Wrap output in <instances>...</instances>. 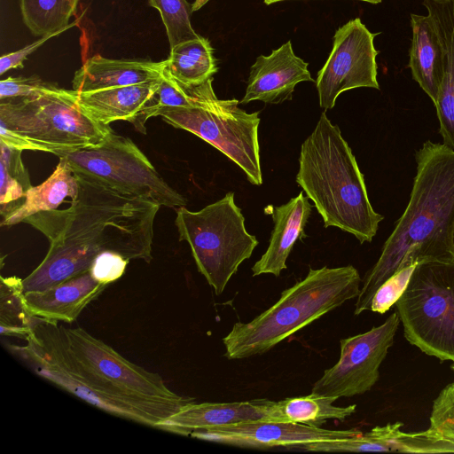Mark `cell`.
Instances as JSON below:
<instances>
[{"instance_id":"obj_1","label":"cell","mask_w":454,"mask_h":454,"mask_svg":"<svg viewBox=\"0 0 454 454\" xmlns=\"http://www.w3.org/2000/svg\"><path fill=\"white\" fill-rule=\"evenodd\" d=\"M77 177L79 191L68 208L39 212L23 221L50 241L45 257L22 279L24 293L43 291L89 270L104 251L147 263L153 259V223L160 206Z\"/></svg>"},{"instance_id":"obj_2","label":"cell","mask_w":454,"mask_h":454,"mask_svg":"<svg viewBox=\"0 0 454 454\" xmlns=\"http://www.w3.org/2000/svg\"><path fill=\"white\" fill-rule=\"evenodd\" d=\"M415 158L408 205L362 281L355 315L370 309L377 289L396 271L422 262L454 260V150L428 140Z\"/></svg>"},{"instance_id":"obj_3","label":"cell","mask_w":454,"mask_h":454,"mask_svg":"<svg viewBox=\"0 0 454 454\" xmlns=\"http://www.w3.org/2000/svg\"><path fill=\"white\" fill-rule=\"evenodd\" d=\"M295 180L325 228L337 227L361 244L372 240L384 216L373 209L352 150L325 112L301 145Z\"/></svg>"},{"instance_id":"obj_4","label":"cell","mask_w":454,"mask_h":454,"mask_svg":"<svg viewBox=\"0 0 454 454\" xmlns=\"http://www.w3.org/2000/svg\"><path fill=\"white\" fill-rule=\"evenodd\" d=\"M362 282L352 265L309 269L279 300L248 323L238 322L223 339L224 356L262 355L311 322L356 298Z\"/></svg>"},{"instance_id":"obj_5","label":"cell","mask_w":454,"mask_h":454,"mask_svg":"<svg viewBox=\"0 0 454 454\" xmlns=\"http://www.w3.org/2000/svg\"><path fill=\"white\" fill-rule=\"evenodd\" d=\"M175 225L179 240L189 244L199 272L216 295L258 245L256 237L247 232L231 192L199 211L177 207Z\"/></svg>"},{"instance_id":"obj_6","label":"cell","mask_w":454,"mask_h":454,"mask_svg":"<svg viewBox=\"0 0 454 454\" xmlns=\"http://www.w3.org/2000/svg\"><path fill=\"white\" fill-rule=\"evenodd\" d=\"M395 305L411 344L454 363V260L418 263Z\"/></svg>"},{"instance_id":"obj_7","label":"cell","mask_w":454,"mask_h":454,"mask_svg":"<svg viewBox=\"0 0 454 454\" xmlns=\"http://www.w3.org/2000/svg\"><path fill=\"white\" fill-rule=\"evenodd\" d=\"M54 154L66 160L76 176L118 192L168 207H184L187 203L130 138L114 130L97 144Z\"/></svg>"},{"instance_id":"obj_8","label":"cell","mask_w":454,"mask_h":454,"mask_svg":"<svg viewBox=\"0 0 454 454\" xmlns=\"http://www.w3.org/2000/svg\"><path fill=\"white\" fill-rule=\"evenodd\" d=\"M78 92L59 88L36 98L1 100L0 122L55 153L97 144L113 129L85 114Z\"/></svg>"},{"instance_id":"obj_9","label":"cell","mask_w":454,"mask_h":454,"mask_svg":"<svg viewBox=\"0 0 454 454\" xmlns=\"http://www.w3.org/2000/svg\"><path fill=\"white\" fill-rule=\"evenodd\" d=\"M239 104L235 98L219 99L214 91L202 106L168 109L160 116L215 147L243 170L249 183L261 185L259 112L248 114Z\"/></svg>"},{"instance_id":"obj_10","label":"cell","mask_w":454,"mask_h":454,"mask_svg":"<svg viewBox=\"0 0 454 454\" xmlns=\"http://www.w3.org/2000/svg\"><path fill=\"white\" fill-rule=\"evenodd\" d=\"M400 322L398 313L394 312L380 325L340 340L339 361L324 372L311 393L340 398L371 390L379 380L380 366L394 343Z\"/></svg>"},{"instance_id":"obj_11","label":"cell","mask_w":454,"mask_h":454,"mask_svg":"<svg viewBox=\"0 0 454 454\" xmlns=\"http://www.w3.org/2000/svg\"><path fill=\"white\" fill-rule=\"evenodd\" d=\"M377 35L360 18L348 20L335 31L332 51L316 80L320 107L332 109L340 94L349 90L380 89L379 51L374 46Z\"/></svg>"},{"instance_id":"obj_12","label":"cell","mask_w":454,"mask_h":454,"mask_svg":"<svg viewBox=\"0 0 454 454\" xmlns=\"http://www.w3.org/2000/svg\"><path fill=\"white\" fill-rule=\"evenodd\" d=\"M361 433L356 429L331 430L300 423L255 420L194 430L190 435L200 440L240 448L298 449L304 443L349 438Z\"/></svg>"},{"instance_id":"obj_13","label":"cell","mask_w":454,"mask_h":454,"mask_svg":"<svg viewBox=\"0 0 454 454\" xmlns=\"http://www.w3.org/2000/svg\"><path fill=\"white\" fill-rule=\"evenodd\" d=\"M301 82H314L309 63L294 53L291 41H287L270 55L256 58L239 103L259 100L281 104L292 99L296 85Z\"/></svg>"},{"instance_id":"obj_14","label":"cell","mask_w":454,"mask_h":454,"mask_svg":"<svg viewBox=\"0 0 454 454\" xmlns=\"http://www.w3.org/2000/svg\"><path fill=\"white\" fill-rule=\"evenodd\" d=\"M106 286L87 270L43 291L24 293V300L33 316L69 324L75 321Z\"/></svg>"},{"instance_id":"obj_15","label":"cell","mask_w":454,"mask_h":454,"mask_svg":"<svg viewBox=\"0 0 454 454\" xmlns=\"http://www.w3.org/2000/svg\"><path fill=\"white\" fill-rule=\"evenodd\" d=\"M271 400L257 398L245 402L189 403L160 422L157 428L183 435L194 430L239 422L268 421Z\"/></svg>"},{"instance_id":"obj_16","label":"cell","mask_w":454,"mask_h":454,"mask_svg":"<svg viewBox=\"0 0 454 454\" xmlns=\"http://www.w3.org/2000/svg\"><path fill=\"white\" fill-rule=\"evenodd\" d=\"M311 208L309 198L301 192L286 204L272 207L274 226L269 247L252 267L254 277L262 274L279 277L282 270L287 268L286 261L294 244L306 237L304 228Z\"/></svg>"},{"instance_id":"obj_17","label":"cell","mask_w":454,"mask_h":454,"mask_svg":"<svg viewBox=\"0 0 454 454\" xmlns=\"http://www.w3.org/2000/svg\"><path fill=\"white\" fill-rule=\"evenodd\" d=\"M442 44L443 76L434 104L442 143L454 150V0H423Z\"/></svg>"},{"instance_id":"obj_18","label":"cell","mask_w":454,"mask_h":454,"mask_svg":"<svg viewBox=\"0 0 454 454\" xmlns=\"http://www.w3.org/2000/svg\"><path fill=\"white\" fill-rule=\"evenodd\" d=\"M164 69V60L113 59L94 55L75 72L73 90L90 92L152 82L160 79Z\"/></svg>"},{"instance_id":"obj_19","label":"cell","mask_w":454,"mask_h":454,"mask_svg":"<svg viewBox=\"0 0 454 454\" xmlns=\"http://www.w3.org/2000/svg\"><path fill=\"white\" fill-rule=\"evenodd\" d=\"M160 78L139 84L78 92L77 105L98 123L109 125L121 120L133 123L142 109L154 98Z\"/></svg>"},{"instance_id":"obj_20","label":"cell","mask_w":454,"mask_h":454,"mask_svg":"<svg viewBox=\"0 0 454 454\" xmlns=\"http://www.w3.org/2000/svg\"><path fill=\"white\" fill-rule=\"evenodd\" d=\"M411 43L409 64L411 76L435 104L443 76L444 54L428 15L411 14Z\"/></svg>"},{"instance_id":"obj_21","label":"cell","mask_w":454,"mask_h":454,"mask_svg":"<svg viewBox=\"0 0 454 454\" xmlns=\"http://www.w3.org/2000/svg\"><path fill=\"white\" fill-rule=\"evenodd\" d=\"M402 427L403 423L397 421L362 432L354 440L356 451L454 453V442L438 435L431 428L406 433L401 430Z\"/></svg>"},{"instance_id":"obj_22","label":"cell","mask_w":454,"mask_h":454,"mask_svg":"<svg viewBox=\"0 0 454 454\" xmlns=\"http://www.w3.org/2000/svg\"><path fill=\"white\" fill-rule=\"evenodd\" d=\"M79 191L77 176L66 160L59 158L53 173L41 184L32 186L24 204L1 220V226H11L43 211L57 209L69 197L74 200Z\"/></svg>"},{"instance_id":"obj_23","label":"cell","mask_w":454,"mask_h":454,"mask_svg":"<svg viewBox=\"0 0 454 454\" xmlns=\"http://www.w3.org/2000/svg\"><path fill=\"white\" fill-rule=\"evenodd\" d=\"M338 398L334 396L310 394L306 396L289 397L275 402L270 401L268 421L300 423L320 427L329 419L344 421L356 412V405L347 407L333 405Z\"/></svg>"},{"instance_id":"obj_24","label":"cell","mask_w":454,"mask_h":454,"mask_svg":"<svg viewBox=\"0 0 454 454\" xmlns=\"http://www.w3.org/2000/svg\"><path fill=\"white\" fill-rule=\"evenodd\" d=\"M213 50L209 40L201 35L181 43L170 49L165 69L185 87L201 85L218 70Z\"/></svg>"},{"instance_id":"obj_25","label":"cell","mask_w":454,"mask_h":454,"mask_svg":"<svg viewBox=\"0 0 454 454\" xmlns=\"http://www.w3.org/2000/svg\"><path fill=\"white\" fill-rule=\"evenodd\" d=\"M212 82L213 78L199 86L185 87L164 69L154 98L142 109L133 124L145 133V122L151 117L160 116L166 110L204 106L209 95L214 92Z\"/></svg>"},{"instance_id":"obj_26","label":"cell","mask_w":454,"mask_h":454,"mask_svg":"<svg viewBox=\"0 0 454 454\" xmlns=\"http://www.w3.org/2000/svg\"><path fill=\"white\" fill-rule=\"evenodd\" d=\"M20 150L0 144V215L8 216L20 207L32 187Z\"/></svg>"},{"instance_id":"obj_27","label":"cell","mask_w":454,"mask_h":454,"mask_svg":"<svg viewBox=\"0 0 454 454\" xmlns=\"http://www.w3.org/2000/svg\"><path fill=\"white\" fill-rule=\"evenodd\" d=\"M79 0H20L23 21L36 36L67 30L77 24L69 23L76 12Z\"/></svg>"},{"instance_id":"obj_28","label":"cell","mask_w":454,"mask_h":454,"mask_svg":"<svg viewBox=\"0 0 454 454\" xmlns=\"http://www.w3.org/2000/svg\"><path fill=\"white\" fill-rule=\"evenodd\" d=\"M36 317L28 310L25 300L22 279L1 277L0 327L1 335L27 340L32 333Z\"/></svg>"},{"instance_id":"obj_29","label":"cell","mask_w":454,"mask_h":454,"mask_svg":"<svg viewBox=\"0 0 454 454\" xmlns=\"http://www.w3.org/2000/svg\"><path fill=\"white\" fill-rule=\"evenodd\" d=\"M148 4L160 12L170 49L200 37L192 26L193 11L186 0H148Z\"/></svg>"},{"instance_id":"obj_30","label":"cell","mask_w":454,"mask_h":454,"mask_svg":"<svg viewBox=\"0 0 454 454\" xmlns=\"http://www.w3.org/2000/svg\"><path fill=\"white\" fill-rule=\"evenodd\" d=\"M429 422V428L434 433L454 442V382L442 388L434 400Z\"/></svg>"},{"instance_id":"obj_31","label":"cell","mask_w":454,"mask_h":454,"mask_svg":"<svg viewBox=\"0 0 454 454\" xmlns=\"http://www.w3.org/2000/svg\"><path fill=\"white\" fill-rule=\"evenodd\" d=\"M416 266L413 264L396 271L380 285L372 299L370 309L384 314L395 305L405 291Z\"/></svg>"},{"instance_id":"obj_32","label":"cell","mask_w":454,"mask_h":454,"mask_svg":"<svg viewBox=\"0 0 454 454\" xmlns=\"http://www.w3.org/2000/svg\"><path fill=\"white\" fill-rule=\"evenodd\" d=\"M59 89L56 84L44 82L37 75L10 76L0 82V99L36 98Z\"/></svg>"},{"instance_id":"obj_33","label":"cell","mask_w":454,"mask_h":454,"mask_svg":"<svg viewBox=\"0 0 454 454\" xmlns=\"http://www.w3.org/2000/svg\"><path fill=\"white\" fill-rule=\"evenodd\" d=\"M129 261L114 251H104L95 257L89 271L98 282L108 286L123 275Z\"/></svg>"},{"instance_id":"obj_34","label":"cell","mask_w":454,"mask_h":454,"mask_svg":"<svg viewBox=\"0 0 454 454\" xmlns=\"http://www.w3.org/2000/svg\"><path fill=\"white\" fill-rule=\"evenodd\" d=\"M66 30H59L56 33L49 34L43 36H41L38 40L34 42L31 44H28L25 46L24 48L3 55L0 58V74H4L7 71L12 69V68H20L23 67L24 61L27 59V57L35 51L40 46H42L46 41L50 40L51 38L60 35L61 33L65 32Z\"/></svg>"},{"instance_id":"obj_35","label":"cell","mask_w":454,"mask_h":454,"mask_svg":"<svg viewBox=\"0 0 454 454\" xmlns=\"http://www.w3.org/2000/svg\"><path fill=\"white\" fill-rule=\"evenodd\" d=\"M0 144L20 151H42L38 145L27 139L26 137L18 133L17 131L7 128L1 122Z\"/></svg>"},{"instance_id":"obj_36","label":"cell","mask_w":454,"mask_h":454,"mask_svg":"<svg viewBox=\"0 0 454 454\" xmlns=\"http://www.w3.org/2000/svg\"><path fill=\"white\" fill-rule=\"evenodd\" d=\"M283 1H286V0H263L264 4L267 5L272 4L275 3H278V2H283ZM357 1L366 2V3L373 4L381 3V0H357Z\"/></svg>"},{"instance_id":"obj_37","label":"cell","mask_w":454,"mask_h":454,"mask_svg":"<svg viewBox=\"0 0 454 454\" xmlns=\"http://www.w3.org/2000/svg\"><path fill=\"white\" fill-rule=\"evenodd\" d=\"M451 369H452V370H453V372H454V365H451Z\"/></svg>"}]
</instances>
